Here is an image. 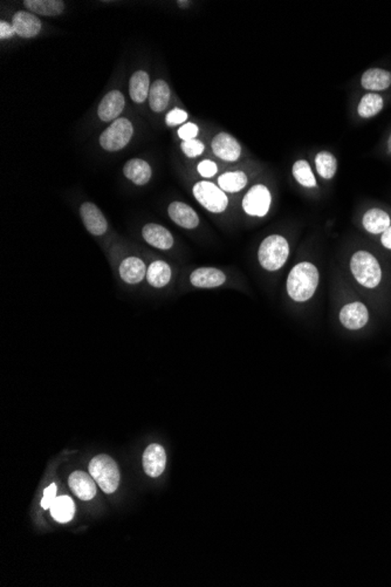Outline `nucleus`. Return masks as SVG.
Segmentation results:
<instances>
[{
  "label": "nucleus",
  "mask_w": 391,
  "mask_h": 587,
  "mask_svg": "<svg viewBox=\"0 0 391 587\" xmlns=\"http://www.w3.org/2000/svg\"><path fill=\"white\" fill-rule=\"evenodd\" d=\"M320 280V270L314 263L309 261H299L291 268L286 278V295L295 305L307 304L318 293Z\"/></svg>",
  "instance_id": "obj_1"
},
{
  "label": "nucleus",
  "mask_w": 391,
  "mask_h": 587,
  "mask_svg": "<svg viewBox=\"0 0 391 587\" xmlns=\"http://www.w3.org/2000/svg\"><path fill=\"white\" fill-rule=\"evenodd\" d=\"M291 256V247L282 235H271L258 249V261L265 271L277 272L285 266Z\"/></svg>",
  "instance_id": "obj_2"
},
{
  "label": "nucleus",
  "mask_w": 391,
  "mask_h": 587,
  "mask_svg": "<svg viewBox=\"0 0 391 587\" xmlns=\"http://www.w3.org/2000/svg\"><path fill=\"white\" fill-rule=\"evenodd\" d=\"M350 271L354 278L366 289H375L382 282V268L375 256L360 250L350 258Z\"/></svg>",
  "instance_id": "obj_3"
},
{
  "label": "nucleus",
  "mask_w": 391,
  "mask_h": 587,
  "mask_svg": "<svg viewBox=\"0 0 391 587\" xmlns=\"http://www.w3.org/2000/svg\"><path fill=\"white\" fill-rule=\"evenodd\" d=\"M90 473L106 494H113L120 485V470L116 462L104 453L97 455L90 461Z\"/></svg>",
  "instance_id": "obj_4"
},
{
  "label": "nucleus",
  "mask_w": 391,
  "mask_h": 587,
  "mask_svg": "<svg viewBox=\"0 0 391 587\" xmlns=\"http://www.w3.org/2000/svg\"><path fill=\"white\" fill-rule=\"evenodd\" d=\"M193 194L196 201L210 213H224L229 206L227 193H224L218 184L210 181L196 183L193 188Z\"/></svg>",
  "instance_id": "obj_5"
},
{
  "label": "nucleus",
  "mask_w": 391,
  "mask_h": 587,
  "mask_svg": "<svg viewBox=\"0 0 391 587\" xmlns=\"http://www.w3.org/2000/svg\"><path fill=\"white\" fill-rule=\"evenodd\" d=\"M133 134L134 128L131 121L120 117L101 134L100 145L107 151L121 150L131 142Z\"/></svg>",
  "instance_id": "obj_6"
},
{
  "label": "nucleus",
  "mask_w": 391,
  "mask_h": 587,
  "mask_svg": "<svg viewBox=\"0 0 391 587\" xmlns=\"http://www.w3.org/2000/svg\"><path fill=\"white\" fill-rule=\"evenodd\" d=\"M272 206V194L265 184H254L243 198L241 206L244 213L251 217L266 216Z\"/></svg>",
  "instance_id": "obj_7"
},
{
  "label": "nucleus",
  "mask_w": 391,
  "mask_h": 587,
  "mask_svg": "<svg viewBox=\"0 0 391 587\" xmlns=\"http://www.w3.org/2000/svg\"><path fill=\"white\" fill-rule=\"evenodd\" d=\"M368 321H369V311L363 302H348L339 311V323L344 330H362L367 325Z\"/></svg>",
  "instance_id": "obj_8"
},
{
  "label": "nucleus",
  "mask_w": 391,
  "mask_h": 587,
  "mask_svg": "<svg viewBox=\"0 0 391 587\" xmlns=\"http://www.w3.org/2000/svg\"><path fill=\"white\" fill-rule=\"evenodd\" d=\"M227 282V275L217 268H198L190 275V283L196 289H216Z\"/></svg>",
  "instance_id": "obj_9"
},
{
  "label": "nucleus",
  "mask_w": 391,
  "mask_h": 587,
  "mask_svg": "<svg viewBox=\"0 0 391 587\" xmlns=\"http://www.w3.org/2000/svg\"><path fill=\"white\" fill-rule=\"evenodd\" d=\"M80 215L90 234L94 236H102L106 234V231L108 230V222L95 204L90 202L83 203L80 208Z\"/></svg>",
  "instance_id": "obj_10"
},
{
  "label": "nucleus",
  "mask_w": 391,
  "mask_h": 587,
  "mask_svg": "<svg viewBox=\"0 0 391 587\" xmlns=\"http://www.w3.org/2000/svg\"><path fill=\"white\" fill-rule=\"evenodd\" d=\"M211 147H212L213 154L223 161L234 162L241 158V145L234 136L227 133H219L216 135L213 138Z\"/></svg>",
  "instance_id": "obj_11"
},
{
  "label": "nucleus",
  "mask_w": 391,
  "mask_h": 587,
  "mask_svg": "<svg viewBox=\"0 0 391 587\" xmlns=\"http://www.w3.org/2000/svg\"><path fill=\"white\" fill-rule=\"evenodd\" d=\"M124 105L126 101L124 94L121 93L120 90H110L109 93H107L101 100L97 108V115L103 122L117 120V117H120V114L124 112Z\"/></svg>",
  "instance_id": "obj_12"
},
{
  "label": "nucleus",
  "mask_w": 391,
  "mask_h": 587,
  "mask_svg": "<svg viewBox=\"0 0 391 587\" xmlns=\"http://www.w3.org/2000/svg\"><path fill=\"white\" fill-rule=\"evenodd\" d=\"M167 466V453L161 444H150L143 453V468L150 478H158Z\"/></svg>",
  "instance_id": "obj_13"
},
{
  "label": "nucleus",
  "mask_w": 391,
  "mask_h": 587,
  "mask_svg": "<svg viewBox=\"0 0 391 587\" xmlns=\"http://www.w3.org/2000/svg\"><path fill=\"white\" fill-rule=\"evenodd\" d=\"M169 217L175 222L177 225L188 230H193L199 225V217L195 210L186 203L175 202L170 203L168 208Z\"/></svg>",
  "instance_id": "obj_14"
},
{
  "label": "nucleus",
  "mask_w": 391,
  "mask_h": 587,
  "mask_svg": "<svg viewBox=\"0 0 391 587\" xmlns=\"http://www.w3.org/2000/svg\"><path fill=\"white\" fill-rule=\"evenodd\" d=\"M12 26L16 35L21 38H33L38 35L42 30V21L35 14L26 11H19L12 18Z\"/></svg>",
  "instance_id": "obj_15"
},
{
  "label": "nucleus",
  "mask_w": 391,
  "mask_h": 587,
  "mask_svg": "<svg viewBox=\"0 0 391 587\" xmlns=\"http://www.w3.org/2000/svg\"><path fill=\"white\" fill-rule=\"evenodd\" d=\"M68 485L81 501H90L97 494V485L92 475L83 471H76L69 476Z\"/></svg>",
  "instance_id": "obj_16"
},
{
  "label": "nucleus",
  "mask_w": 391,
  "mask_h": 587,
  "mask_svg": "<svg viewBox=\"0 0 391 587\" xmlns=\"http://www.w3.org/2000/svg\"><path fill=\"white\" fill-rule=\"evenodd\" d=\"M142 236L151 247L160 250H169L174 247V237L172 232L160 224L149 223L142 229Z\"/></svg>",
  "instance_id": "obj_17"
},
{
  "label": "nucleus",
  "mask_w": 391,
  "mask_h": 587,
  "mask_svg": "<svg viewBox=\"0 0 391 587\" xmlns=\"http://www.w3.org/2000/svg\"><path fill=\"white\" fill-rule=\"evenodd\" d=\"M121 278L124 283L135 285L147 277V266L145 261L138 257H128L120 264Z\"/></svg>",
  "instance_id": "obj_18"
},
{
  "label": "nucleus",
  "mask_w": 391,
  "mask_h": 587,
  "mask_svg": "<svg viewBox=\"0 0 391 587\" xmlns=\"http://www.w3.org/2000/svg\"><path fill=\"white\" fill-rule=\"evenodd\" d=\"M124 174L129 181L136 186H145L151 179V167L141 158H133L126 163Z\"/></svg>",
  "instance_id": "obj_19"
},
{
  "label": "nucleus",
  "mask_w": 391,
  "mask_h": 587,
  "mask_svg": "<svg viewBox=\"0 0 391 587\" xmlns=\"http://www.w3.org/2000/svg\"><path fill=\"white\" fill-rule=\"evenodd\" d=\"M172 271L170 265L163 261H155L149 265L147 271V280L149 285L156 289H162L168 285L172 280Z\"/></svg>",
  "instance_id": "obj_20"
},
{
  "label": "nucleus",
  "mask_w": 391,
  "mask_h": 587,
  "mask_svg": "<svg viewBox=\"0 0 391 587\" xmlns=\"http://www.w3.org/2000/svg\"><path fill=\"white\" fill-rule=\"evenodd\" d=\"M362 224L364 229L371 234H383L390 227V216L381 209L368 210L367 213H364Z\"/></svg>",
  "instance_id": "obj_21"
},
{
  "label": "nucleus",
  "mask_w": 391,
  "mask_h": 587,
  "mask_svg": "<svg viewBox=\"0 0 391 587\" xmlns=\"http://www.w3.org/2000/svg\"><path fill=\"white\" fill-rule=\"evenodd\" d=\"M170 88L164 80H156L149 92V105L155 113H162L167 109L170 101Z\"/></svg>",
  "instance_id": "obj_22"
},
{
  "label": "nucleus",
  "mask_w": 391,
  "mask_h": 587,
  "mask_svg": "<svg viewBox=\"0 0 391 587\" xmlns=\"http://www.w3.org/2000/svg\"><path fill=\"white\" fill-rule=\"evenodd\" d=\"M361 83L368 90H385L391 85V73L385 69H371L363 73Z\"/></svg>",
  "instance_id": "obj_23"
},
{
  "label": "nucleus",
  "mask_w": 391,
  "mask_h": 587,
  "mask_svg": "<svg viewBox=\"0 0 391 587\" xmlns=\"http://www.w3.org/2000/svg\"><path fill=\"white\" fill-rule=\"evenodd\" d=\"M150 92V79L145 71H138L131 76L129 94L134 102H145Z\"/></svg>",
  "instance_id": "obj_24"
},
{
  "label": "nucleus",
  "mask_w": 391,
  "mask_h": 587,
  "mask_svg": "<svg viewBox=\"0 0 391 587\" xmlns=\"http://www.w3.org/2000/svg\"><path fill=\"white\" fill-rule=\"evenodd\" d=\"M24 5L33 13L46 17L60 16L65 10V3L61 0H26Z\"/></svg>",
  "instance_id": "obj_25"
},
{
  "label": "nucleus",
  "mask_w": 391,
  "mask_h": 587,
  "mask_svg": "<svg viewBox=\"0 0 391 587\" xmlns=\"http://www.w3.org/2000/svg\"><path fill=\"white\" fill-rule=\"evenodd\" d=\"M218 186L224 193H239L247 186L248 179L244 172H227L218 177Z\"/></svg>",
  "instance_id": "obj_26"
},
{
  "label": "nucleus",
  "mask_w": 391,
  "mask_h": 587,
  "mask_svg": "<svg viewBox=\"0 0 391 587\" xmlns=\"http://www.w3.org/2000/svg\"><path fill=\"white\" fill-rule=\"evenodd\" d=\"M52 516L55 521L60 523H68L76 514V505L72 498L68 496H61L55 498L54 503L51 506Z\"/></svg>",
  "instance_id": "obj_27"
},
{
  "label": "nucleus",
  "mask_w": 391,
  "mask_h": 587,
  "mask_svg": "<svg viewBox=\"0 0 391 587\" xmlns=\"http://www.w3.org/2000/svg\"><path fill=\"white\" fill-rule=\"evenodd\" d=\"M292 174L295 181L303 188L313 189V188L318 186L315 175H314L308 161L299 160V161L295 162L293 165Z\"/></svg>",
  "instance_id": "obj_28"
},
{
  "label": "nucleus",
  "mask_w": 391,
  "mask_h": 587,
  "mask_svg": "<svg viewBox=\"0 0 391 587\" xmlns=\"http://www.w3.org/2000/svg\"><path fill=\"white\" fill-rule=\"evenodd\" d=\"M315 168L321 179H332L337 174V158L328 151H320L315 156Z\"/></svg>",
  "instance_id": "obj_29"
},
{
  "label": "nucleus",
  "mask_w": 391,
  "mask_h": 587,
  "mask_svg": "<svg viewBox=\"0 0 391 587\" xmlns=\"http://www.w3.org/2000/svg\"><path fill=\"white\" fill-rule=\"evenodd\" d=\"M383 108V99L378 94H366L361 99L357 112L362 117H373L381 112Z\"/></svg>",
  "instance_id": "obj_30"
},
{
  "label": "nucleus",
  "mask_w": 391,
  "mask_h": 587,
  "mask_svg": "<svg viewBox=\"0 0 391 587\" xmlns=\"http://www.w3.org/2000/svg\"><path fill=\"white\" fill-rule=\"evenodd\" d=\"M181 147H182L183 153L186 154V156L190 158L200 156L204 149H205V146L203 145V142L199 141L197 138H193V140H190V141H183Z\"/></svg>",
  "instance_id": "obj_31"
},
{
  "label": "nucleus",
  "mask_w": 391,
  "mask_h": 587,
  "mask_svg": "<svg viewBox=\"0 0 391 587\" xmlns=\"http://www.w3.org/2000/svg\"><path fill=\"white\" fill-rule=\"evenodd\" d=\"M188 120V113L186 110L175 108L172 112H169L165 117V124H168L169 127H175L179 124H182Z\"/></svg>",
  "instance_id": "obj_32"
},
{
  "label": "nucleus",
  "mask_w": 391,
  "mask_h": 587,
  "mask_svg": "<svg viewBox=\"0 0 391 587\" xmlns=\"http://www.w3.org/2000/svg\"><path fill=\"white\" fill-rule=\"evenodd\" d=\"M197 170H198L199 175L204 177V179H211L218 172V167L211 160H204V161L199 163Z\"/></svg>",
  "instance_id": "obj_33"
},
{
  "label": "nucleus",
  "mask_w": 391,
  "mask_h": 587,
  "mask_svg": "<svg viewBox=\"0 0 391 587\" xmlns=\"http://www.w3.org/2000/svg\"><path fill=\"white\" fill-rule=\"evenodd\" d=\"M198 126L189 122V124H183L182 127L179 128V136L182 138L183 141H190L196 138V136L198 135Z\"/></svg>",
  "instance_id": "obj_34"
},
{
  "label": "nucleus",
  "mask_w": 391,
  "mask_h": 587,
  "mask_svg": "<svg viewBox=\"0 0 391 587\" xmlns=\"http://www.w3.org/2000/svg\"><path fill=\"white\" fill-rule=\"evenodd\" d=\"M55 494H56V485H51L49 488L46 489L45 494L42 501V506L44 509H51L52 504L54 503Z\"/></svg>",
  "instance_id": "obj_35"
},
{
  "label": "nucleus",
  "mask_w": 391,
  "mask_h": 587,
  "mask_svg": "<svg viewBox=\"0 0 391 587\" xmlns=\"http://www.w3.org/2000/svg\"><path fill=\"white\" fill-rule=\"evenodd\" d=\"M14 35H16V31H14L12 24H8L6 21H1L0 23V39L1 40L12 38Z\"/></svg>",
  "instance_id": "obj_36"
},
{
  "label": "nucleus",
  "mask_w": 391,
  "mask_h": 587,
  "mask_svg": "<svg viewBox=\"0 0 391 587\" xmlns=\"http://www.w3.org/2000/svg\"><path fill=\"white\" fill-rule=\"evenodd\" d=\"M381 243L385 249L391 250V225L382 234Z\"/></svg>",
  "instance_id": "obj_37"
},
{
  "label": "nucleus",
  "mask_w": 391,
  "mask_h": 587,
  "mask_svg": "<svg viewBox=\"0 0 391 587\" xmlns=\"http://www.w3.org/2000/svg\"><path fill=\"white\" fill-rule=\"evenodd\" d=\"M179 5L181 7L188 6L189 1H179Z\"/></svg>",
  "instance_id": "obj_38"
}]
</instances>
